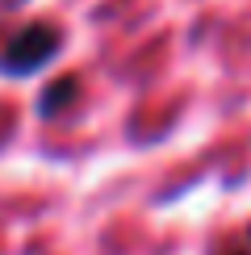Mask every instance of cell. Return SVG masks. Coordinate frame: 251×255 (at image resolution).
<instances>
[{"label": "cell", "mask_w": 251, "mask_h": 255, "mask_svg": "<svg viewBox=\"0 0 251 255\" xmlns=\"http://www.w3.org/2000/svg\"><path fill=\"white\" fill-rule=\"evenodd\" d=\"M63 50V29L55 21H29V25H21L13 38L4 42V50H0V71H8V76H34L42 71L46 63H55Z\"/></svg>", "instance_id": "obj_1"}, {"label": "cell", "mask_w": 251, "mask_h": 255, "mask_svg": "<svg viewBox=\"0 0 251 255\" xmlns=\"http://www.w3.org/2000/svg\"><path fill=\"white\" fill-rule=\"evenodd\" d=\"M76 97H80V80L76 76H59V80H50L46 88H42L38 113H42V118H59V113H67V105Z\"/></svg>", "instance_id": "obj_2"}, {"label": "cell", "mask_w": 251, "mask_h": 255, "mask_svg": "<svg viewBox=\"0 0 251 255\" xmlns=\"http://www.w3.org/2000/svg\"><path fill=\"white\" fill-rule=\"evenodd\" d=\"M218 255H247L243 247H230V251H218Z\"/></svg>", "instance_id": "obj_3"}, {"label": "cell", "mask_w": 251, "mask_h": 255, "mask_svg": "<svg viewBox=\"0 0 251 255\" xmlns=\"http://www.w3.org/2000/svg\"><path fill=\"white\" fill-rule=\"evenodd\" d=\"M247 235H251V230H247Z\"/></svg>", "instance_id": "obj_4"}]
</instances>
